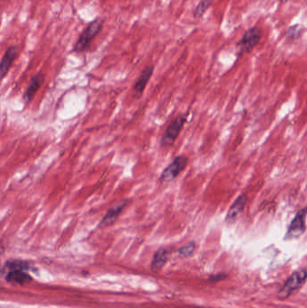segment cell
<instances>
[{
    "mask_svg": "<svg viewBox=\"0 0 307 308\" xmlns=\"http://www.w3.org/2000/svg\"><path fill=\"white\" fill-rule=\"evenodd\" d=\"M8 279L11 282L18 283V284H24V283L29 282L31 280V278L29 276H27L26 273H24L22 271L16 270L8 276Z\"/></svg>",
    "mask_w": 307,
    "mask_h": 308,
    "instance_id": "cell-14",
    "label": "cell"
},
{
    "mask_svg": "<svg viewBox=\"0 0 307 308\" xmlns=\"http://www.w3.org/2000/svg\"><path fill=\"white\" fill-rule=\"evenodd\" d=\"M212 4L213 0H200L193 11V16L195 18H200L203 17Z\"/></svg>",
    "mask_w": 307,
    "mask_h": 308,
    "instance_id": "cell-13",
    "label": "cell"
},
{
    "mask_svg": "<svg viewBox=\"0 0 307 308\" xmlns=\"http://www.w3.org/2000/svg\"><path fill=\"white\" fill-rule=\"evenodd\" d=\"M168 261V252L164 249H160L153 257L152 262V269L154 272H157L162 269L165 263Z\"/></svg>",
    "mask_w": 307,
    "mask_h": 308,
    "instance_id": "cell-12",
    "label": "cell"
},
{
    "mask_svg": "<svg viewBox=\"0 0 307 308\" xmlns=\"http://www.w3.org/2000/svg\"><path fill=\"white\" fill-rule=\"evenodd\" d=\"M44 81V75L41 72L35 74V76L31 79L30 83H29V86H28L25 97H24V99L26 103L31 102L33 99L35 98V95L39 90Z\"/></svg>",
    "mask_w": 307,
    "mask_h": 308,
    "instance_id": "cell-11",
    "label": "cell"
},
{
    "mask_svg": "<svg viewBox=\"0 0 307 308\" xmlns=\"http://www.w3.org/2000/svg\"><path fill=\"white\" fill-rule=\"evenodd\" d=\"M154 71V65H150L144 68L143 72L141 73L140 77L136 83L134 84V95L136 98H140L143 95V91L145 90L148 82L150 81V79L152 78V74Z\"/></svg>",
    "mask_w": 307,
    "mask_h": 308,
    "instance_id": "cell-10",
    "label": "cell"
},
{
    "mask_svg": "<svg viewBox=\"0 0 307 308\" xmlns=\"http://www.w3.org/2000/svg\"><path fill=\"white\" fill-rule=\"evenodd\" d=\"M195 243H188V244L182 246L181 248L179 249L178 253L182 257H189L195 252Z\"/></svg>",
    "mask_w": 307,
    "mask_h": 308,
    "instance_id": "cell-15",
    "label": "cell"
},
{
    "mask_svg": "<svg viewBox=\"0 0 307 308\" xmlns=\"http://www.w3.org/2000/svg\"><path fill=\"white\" fill-rule=\"evenodd\" d=\"M103 26L104 20L102 18H95V20L90 22L83 30L82 33L79 34L78 40L74 45L73 51L82 52L86 51V49L90 45L93 39L102 31Z\"/></svg>",
    "mask_w": 307,
    "mask_h": 308,
    "instance_id": "cell-1",
    "label": "cell"
},
{
    "mask_svg": "<svg viewBox=\"0 0 307 308\" xmlns=\"http://www.w3.org/2000/svg\"><path fill=\"white\" fill-rule=\"evenodd\" d=\"M127 202H128L127 200H123V201L117 203V205L112 206L108 211V213L105 215L104 218L101 220L98 226L100 228H105V227L112 225L113 223L116 222L117 218L119 217V215L121 214L123 210L126 208V206L127 205Z\"/></svg>",
    "mask_w": 307,
    "mask_h": 308,
    "instance_id": "cell-9",
    "label": "cell"
},
{
    "mask_svg": "<svg viewBox=\"0 0 307 308\" xmlns=\"http://www.w3.org/2000/svg\"><path fill=\"white\" fill-rule=\"evenodd\" d=\"M188 160L184 155L177 156L174 159L173 162L168 165L160 175V180L162 183H169L175 180L177 176L185 170L187 165Z\"/></svg>",
    "mask_w": 307,
    "mask_h": 308,
    "instance_id": "cell-5",
    "label": "cell"
},
{
    "mask_svg": "<svg viewBox=\"0 0 307 308\" xmlns=\"http://www.w3.org/2000/svg\"><path fill=\"white\" fill-rule=\"evenodd\" d=\"M298 27V25H295V26L289 27L287 31H286V36L288 38L292 39V40L301 37V34H302L303 29H301V28L299 29Z\"/></svg>",
    "mask_w": 307,
    "mask_h": 308,
    "instance_id": "cell-16",
    "label": "cell"
},
{
    "mask_svg": "<svg viewBox=\"0 0 307 308\" xmlns=\"http://www.w3.org/2000/svg\"><path fill=\"white\" fill-rule=\"evenodd\" d=\"M247 201H248V197L245 194L240 195L237 199L234 202V204L231 205L230 209L228 210V213L226 214L225 217V222L227 223H234L237 221V219L240 217V215L242 214L243 210L245 208Z\"/></svg>",
    "mask_w": 307,
    "mask_h": 308,
    "instance_id": "cell-7",
    "label": "cell"
},
{
    "mask_svg": "<svg viewBox=\"0 0 307 308\" xmlns=\"http://www.w3.org/2000/svg\"><path fill=\"white\" fill-rule=\"evenodd\" d=\"M306 279V271L305 270L297 271L295 273L290 276L289 278L286 280L284 287H282L281 290L278 292V297L284 299L287 298L288 296L293 295L296 291L300 289L303 286Z\"/></svg>",
    "mask_w": 307,
    "mask_h": 308,
    "instance_id": "cell-3",
    "label": "cell"
},
{
    "mask_svg": "<svg viewBox=\"0 0 307 308\" xmlns=\"http://www.w3.org/2000/svg\"><path fill=\"white\" fill-rule=\"evenodd\" d=\"M279 1H283V2H285V1H286V0H279Z\"/></svg>",
    "mask_w": 307,
    "mask_h": 308,
    "instance_id": "cell-17",
    "label": "cell"
},
{
    "mask_svg": "<svg viewBox=\"0 0 307 308\" xmlns=\"http://www.w3.org/2000/svg\"><path fill=\"white\" fill-rule=\"evenodd\" d=\"M305 217H306V208L303 207V209L299 210L290 223L286 234L287 239L298 238L299 236L303 235L305 231Z\"/></svg>",
    "mask_w": 307,
    "mask_h": 308,
    "instance_id": "cell-6",
    "label": "cell"
},
{
    "mask_svg": "<svg viewBox=\"0 0 307 308\" xmlns=\"http://www.w3.org/2000/svg\"><path fill=\"white\" fill-rule=\"evenodd\" d=\"M186 116L181 115L178 116L169 124L168 128L166 129L165 133L161 137L160 140V145L162 147H169L173 144L175 141L177 140V136L181 132L184 127V124L186 123Z\"/></svg>",
    "mask_w": 307,
    "mask_h": 308,
    "instance_id": "cell-4",
    "label": "cell"
},
{
    "mask_svg": "<svg viewBox=\"0 0 307 308\" xmlns=\"http://www.w3.org/2000/svg\"><path fill=\"white\" fill-rule=\"evenodd\" d=\"M262 38V29L260 26H254L244 33L237 43L239 50L242 53H248L259 44Z\"/></svg>",
    "mask_w": 307,
    "mask_h": 308,
    "instance_id": "cell-2",
    "label": "cell"
},
{
    "mask_svg": "<svg viewBox=\"0 0 307 308\" xmlns=\"http://www.w3.org/2000/svg\"><path fill=\"white\" fill-rule=\"evenodd\" d=\"M18 48L17 46H10L5 52L0 60V82L3 81L9 73V69L12 67L14 61L18 56Z\"/></svg>",
    "mask_w": 307,
    "mask_h": 308,
    "instance_id": "cell-8",
    "label": "cell"
}]
</instances>
